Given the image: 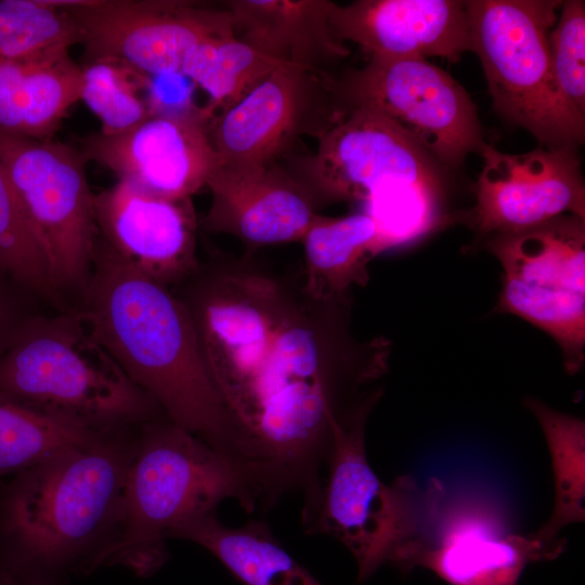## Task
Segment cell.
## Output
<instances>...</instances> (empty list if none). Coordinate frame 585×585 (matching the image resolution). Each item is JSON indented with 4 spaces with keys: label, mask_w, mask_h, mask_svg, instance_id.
<instances>
[{
    "label": "cell",
    "mask_w": 585,
    "mask_h": 585,
    "mask_svg": "<svg viewBox=\"0 0 585 585\" xmlns=\"http://www.w3.org/2000/svg\"><path fill=\"white\" fill-rule=\"evenodd\" d=\"M351 306L352 297L314 299L302 289L301 272L292 276L270 354L238 418L261 510L301 492L302 524L320 504L333 421L382 394L370 385L388 369L390 343L359 341Z\"/></svg>",
    "instance_id": "obj_1"
},
{
    "label": "cell",
    "mask_w": 585,
    "mask_h": 585,
    "mask_svg": "<svg viewBox=\"0 0 585 585\" xmlns=\"http://www.w3.org/2000/svg\"><path fill=\"white\" fill-rule=\"evenodd\" d=\"M74 308L170 420L248 470L243 431L172 289L131 268L96 236L90 277Z\"/></svg>",
    "instance_id": "obj_2"
},
{
    "label": "cell",
    "mask_w": 585,
    "mask_h": 585,
    "mask_svg": "<svg viewBox=\"0 0 585 585\" xmlns=\"http://www.w3.org/2000/svg\"><path fill=\"white\" fill-rule=\"evenodd\" d=\"M139 427L102 433L16 473L0 497V558L63 585L69 573L101 567Z\"/></svg>",
    "instance_id": "obj_3"
},
{
    "label": "cell",
    "mask_w": 585,
    "mask_h": 585,
    "mask_svg": "<svg viewBox=\"0 0 585 585\" xmlns=\"http://www.w3.org/2000/svg\"><path fill=\"white\" fill-rule=\"evenodd\" d=\"M234 498L247 511L258 496L246 470L161 414L138 430L114 540L102 564H122L138 575L168 559V533L194 517L216 512Z\"/></svg>",
    "instance_id": "obj_4"
},
{
    "label": "cell",
    "mask_w": 585,
    "mask_h": 585,
    "mask_svg": "<svg viewBox=\"0 0 585 585\" xmlns=\"http://www.w3.org/2000/svg\"><path fill=\"white\" fill-rule=\"evenodd\" d=\"M0 394L94 432L165 414L93 336L76 308L40 311L0 359Z\"/></svg>",
    "instance_id": "obj_5"
},
{
    "label": "cell",
    "mask_w": 585,
    "mask_h": 585,
    "mask_svg": "<svg viewBox=\"0 0 585 585\" xmlns=\"http://www.w3.org/2000/svg\"><path fill=\"white\" fill-rule=\"evenodd\" d=\"M370 402L342 421H333L322 494L309 534L324 533L340 541L358 563V583L381 566L398 567L427 535L446 496L443 483L426 486L410 474L382 482L370 467L365 448Z\"/></svg>",
    "instance_id": "obj_6"
},
{
    "label": "cell",
    "mask_w": 585,
    "mask_h": 585,
    "mask_svg": "<svg viewBox=\"0 0 585 585\" xmlns=\"http://www.w3.org/2000/svg\"><path fill=\"white\" fill-rule=\"evenodd\" d=\"M207 257L172 288L191 318L206 366L238 424L287 308L291 276L272 273L246 250Z\"/></svg>",
    "instance_id": "obj_7"
},
{
    "label": "cell",
    "mask_w": 585,
    "mask_h": 585,
    "mask_svg": "<svg viewBox=\"0 0 585 585\" xmlns=\"http://www.w3.org/2000/svg\"><path fill=\"white\" fill-rule=\"evenodd\" d=\"M562 1L468 0L472 52L481 63L493 107L542 146L576 148L585 121L566 105L554 79L548 34Z\"/></svg>",
    "instance_id": "obj_8"
},
{
    "label": "cell",
    "mask_w": 585,
    "mask_h": 585,
    "mask_svg": "<svg viewBox=\"0 0 585 585\" xmlns=\"http://www.w3.org/2000/svg\"><path fill=\"white\" fill-rule=\"evenodd\" d=\"M0 162L47 255L52 281L74 308L92 269L94 196L80 150L0 132Z\"/></svg>",
    "instance_id": "obj_9"
},
{
    "label": "cell",
    "mask_w": 585,
    "mask_h": 585,
    "mask_svg": "<svg viewBox=\"0 0 585 585\" xmlns=\"http://www.w3.org/2000/svg\"><path fill=\"white\" fill-rule=\"evenodd\" d=\"M333 79L348 110L366 106L382 114L446 170L459 168L486 143L469 94L427 58L373 55Z\"/></svg>",
    "instance_id": "obj_10"
},
{
    "label": "cell",
    "mask_w": 585,
    "mask_h": 585,
    "mask_svg": "<svg viewBox=\"0 0 585 585\" xmlns=\"http://www.w3.org/2000/svg\"><path fill=\"white\" fill-rule=\"evenodd\" d=\"M287 171L318 208L364 202L401 187L447 192V170L382 114L356 106Z\"/></svg>",
    "instance_id": "obj_11"
},
{
    "label": "cell",
    "mask_w": 585,
    "mask_h": 585,
    "mask_svg": "<svg viewBox=\"0 0 585 585\" xmlns=\"http://www.w3.org/2000/svg\"><path fill=\"white\" fill-rule=\"evenodd\" d=\"M77 24L84 63L107 60L145 76L180 74L198 43L235 36L222 5L191 0L56 1Z\"/></svg>",
    "instance_id": "obj_12"
},
{
    "label": "cell",
    "mask_w": 585,
    "mask_h": 585,
    "mask_svg": "<svg viewBox=\"0 0 585 585\" xmlns=\"http://www.w3.org/2000/svg\"><path fill=\"white\" fill-rule=\"evenodd\" d=\"M349 113L333 74L284 64L210 120L219 165L253 166L284 157L303 135L320 139Z\"/></svg>",
    "instance_id": "obj_13"
},
{
    "label": "cell",
    "mask_w": 585,
    "mask_h": 585,
    "mask_svg": "<svg viewBox=\"0 0 585 585\" xmlns=\"http://www.w3.org/2000/svg\"><path fill=\"white\" fill-rule=\"evenodd\" d=\"M566 540L545 541L515 533L491 500L447 493L426 537L406 557L401 571H432L448 585H518L533 562L554 560Z\"/></svg>",
    "instance_id": "obj_14"
},
{
    "label": "cell",
    "mask_w": 585,
    "mask_h": 585,
    "mask_svg": "<svg viewBox=\"0 0 585 585\" xmlns=\"http://www.w3.org/2000/svg\"><path fill=\"white\" fill-rule=\"evenodd\" d=\"M80 152L118 180L171 200L192 198L219 166L210 120L190 106L158 107L118 134L92 133Z\"/></svg>",
    "instance_id": "obj_15"
},
{
    "label": "cell",
    "mask_w": 585,
    "mask_h": 585,
    "mask_svg": "<svg viewBox=\"0 0 585 585\" xmlns=\"http://www.w3.org/2000/svg\"><path fill=\"white\" fill-rule=\"evenodd\" d=\"M476 202L466 213L483 238L525 230L562 214L585 219V184L576 148L538 146L510 154L485 143Z\"/></svg>",
    "instance_id": "obj_16"
},
{
    "label": "cell",
    "mask_w": 585,
    "mask_h": 585,
    "mask_svg": "<svg viewBox=\"0 0 585 585\" xmlns=\"http://www.w3.org/2000/svg\"><path fill=\"white\" fill-rule=\"evenodd\" d=\"M98 237L131 268L172 289L199 264L192 198L165 199L118 180L94 196Z\"/></svg>",
    "instance_id": "obj_17"
},
{
    "label": "cell",
    "mask_w": 585,
    "mask_h": 585,
    "mask_svg": "<svg viewBox=\"0 0 585 585\" xmlns=\"http://www.w3.org/2000/svg\"><path fill=\"white\" fill-rule=\"evenodd\" d=\"M206 186L211 203L199 227L233 235L247 250L301 242L318 216L304 190L277 161L219 165Z\"/></svg>",
    "instance_id": "obj_18"
},
{
    "label": "cell",
    "mask_w": 585,
    "mask_h": 585,
    "mask_svg": "<svg viewBox=\"0 0 585 585\" xmlns=\"http://www.w3.org/2000/svg\"><path fill=\"white\" fill-rule=\"evenodd\" d=\"M329 17L341 41L360 46L370 56H435L455 63L463 53L472 51L466 1L333 2Z\"/></svg>",
    "instance_id": "obj_19"
},
{
    "label": "cell",
    "mask_w": 585,
    "mask_h": 585,
    "mask_svg": "<svg viewBox=\"0 0 585 585\" xmlns=\"http://www.w3.org/2000/svg\"><path fill=\"white\" fill-rule=\"evenodd\" d=\"M329 0H229L234 35L282 63L334 74L351 53L330 24Z\"/></svg>",
    "instance_id": "obj_20"
},
{
    "label": "cell",
    "mask_w": 585,
    "mask_h": 585,
    "mask_svg": "<svg viewBox=\"0 0 585 585\" xmlns=\"http://www.w3.org/2000/svg\"><path fill=\"white\" fill-rule=\"evenodd\" d=\"M82 68L69 53L37 61L0 60V132L51 139L80 101Z\"/></svg>",
    "instance_id": "obj_21"
},
{
    "label": "cell",
    "mask_w": 585,
    "mask_h": 585,
    "mask_svg": "<svg viewBox=\"0 0 585 585\" xmlns=\"http://www.w3.org/2000/svg\"><path fill=\"white\" fill-rule=\"evenodd\" d=\"M503 277L585 294V219L562 214L525 230L485 237Z\"/></svg>",
    "instance_id": "obj_22"
},
{
    "label": "cell",
    "mask_w": 585,
    "mask_h": 585,
    "mask_svg": "<svg viewBox=\"0 0 585 585\" xmlns=\"http://www.w3.org/2000/svg\"><path fill=\"white\" fill-rule=\"evenodd\" d=\"M167 537L206 548L244 585H323L284 548L263 520L232 528L212 512L180 523Z\"/></svg>",
    "instance_id": "obj_23"
},
{
    "label": "cell",
    "mask_w": 585,
    "mask_h": 585,
    "mask_svg": "<svg viewBox=\"0 0 585 585\" xmlns=\"http://www.w3.org/2000/svg\"><path fill=\"white\" fill-rule=\"evenodd\" d=\"M303 291L320 300L351 297L369 280L368 262L380 255L374 220L364 211L330 218L318 214L301 239Z\"/></svg>",
    "instance_id": "obj_24"
},
{
    "label": "cell",
    "mask_w": 585,
    "mask_h": 585,
    "mask_svg": "<svg viewBox=\"0 0 585 585\" xmlns=\"http://www.w3.org/2000/svg\"><path fill=\"white\" fill-rule=\"evenodd\" d=\"M284 64L236 36H227L192 48L180 74L207 92L209 102L202 110L211 120L243 100Z\"/></svg>",
    "instance_id": "obj_25"
},
{
    "label": "cell",
    "mask_w": 585,
    "mask_h": 585,
    "mask_svg": "<svg viewBox=\"0 0 585 585\" xmlns=\"http://www.w3.org/2000/svg\"><path fill=\"white\" fill-rule=\"evenodd\" d=\"M524 404L537 419L551 457L554 509L548 521L535 532L540 538L551 542L560 538L563 528L585 518V424L537 399L526 398Z\"/></svg>",
    "instance_id": "obj_26"
},
{
    "label": "cell",
    "mask_w": 585,
    "mask_h": 585,
    "mask_svg": "<svg viewBox=\"0 0 585 585\" xmlns=\"http://www.w3.org/2000/svg\"><path fill=\"white\" fill-rule=\"evenodd\" d=\"M496 311L519 316L559 346L567 373H577L585 360V294L525 284L503 277Z\"/></svg>",
    "instance_id": "obj_27"
},
{
    "label": "cell",
    "mask_w": 585,
    "mask_h": 585,
    "mask_svg": "<svg viewBox=\"0 0 585 585\" xmlns=\"http://www.w3.org/2000/svg\"><path fill=\"white\" fill-rule=\"evenodd\" d=\"M80 40L74 18L55 0H0V60L56 57Z\"/></svg>",
    "instance_id": "obj_28"
},
{
    "label": "cell",
    "mask_w": 585,
    "mask_h": 585,
    "mask_svg": "<svg viewBox=\"0 0 585 585\" xmlns=\"http://www.w3.org/2000/svg\"><path fill=\"white\" fill-rule=\"evenodd\" d=\"M102 433L55 418L0 394V477L18 473Z\"/></svg>",
    "instance_id": "obj_29"
},
{
    "label": "cell",
    "mask_w": 585,
    "mask_h": 585,
    "mask_svg": "<svg viewBox=\"0 0 585 585\" xmlns=\"http://www.w3.org/2000/svg\"><path fill=\"white\" fill-rule=\"evenodd\" d=\"M0 268L49 308L69 307L56 290L43 247L0 162Z\"/></svg>",
    "instance_id": "obj_30"
},
{
    "label": "cell",
    "mask_w": 585,
    "mask_h": 585,
    "mask_svg": "<svg viewBox=\"0 0 585 585\" xmlns=\"http://www.w3.org/2000/svg\"><path fill=\"white\" fill-rule=\"evenodd\" d=\"M80 100L101 121V133H121L141 122L153 110L150 78L128 66L107 60L83 63Z\"/></svg>",
    "instance_id": "obj_31"
},
{
    "label": "cell",
    "mask_w": 585,
    "mask_h": 585,
    "mask_svg": "<svg viewBox=\"0 0 585 585\" xmlns=\"http://www.w3.org/2000/svg\"><path fill=\"white\" fill-rule=\"evenodd\" d=\"M548 34L550 67L569 109L585 121V2L562 1Z\"/></svg>",
    "instance_id": "obj_32"
},
{
    "label": "cell",
    "mask_w": 585,
    "mask_h": 585,
    "mask_svg": "<svg viewBox=\"0 0 585 585\" xmlns=\"http://www.w3.org/2000/svg\"><path fill=\"white\" fill-rule=\"evenodd\" d=\"M41 306L48 307L34 292L0 268V359L23 324L42 311Z\"/></svg>",
    "instance_id": "obj_33"
},
{
    "label": "cell",
    "mask_w": 585,
    "mask_h": 585,
    "mask_svg": "<svg viewBox=\"0 0 585 585\" xmlns=\"http://www.w3.org/2000/svg\"><path fill=\"white\" fill-rule=\"evenodd\" d=\"M0 585H63L20 571L0 558Z\"/></svg>",
    "instance_id": "obj_34"
}]
</instances>
